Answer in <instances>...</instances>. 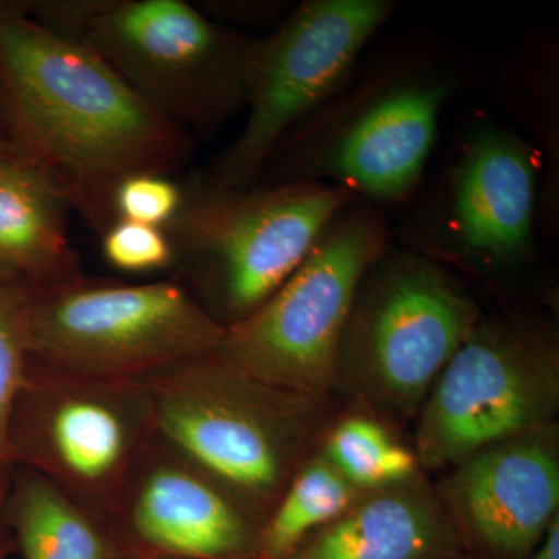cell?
I'll return each instance as SVG.
<instances>
[{
    "mask_svg": "<svg viewBox=\"0 0 559 559\" xmlns=\"http://www.w3.org/2000/svg\"><path fill=\"white\" fill-rule=\"evenodd\" d=\"M25 10L91 47L186 131L219 130L246 110L252 39L183 0H62Z\"/></svg>",
    "mask_w": 559,
    "mask_h": 559,
    "instance_id": "obj_5",
    "label": "cell"
},
{
    "mask_svg": "<svg viewBox=\"0 0 559 559\" xmlns=\"http://www.w3.org/2000/svg\"><path fill=\"white\" fill-rule=\"evenodd\" d=\"M156 436L142 380L76 373L31 356L11 415V466L40 474L109 525Z\"/></svg>",
    "mask_w": 559,
    "mask_h": 559,
    "instance_id": "obj_7",
    "label": "cell"
},
{
    "mask_svg": "<svg viewBox=\"0 0 559 559\" xmlns=\"http://www.w3.org/2000/svg\"><path fill=\"white\" fill-rule=\"evenodd\" d=\"M356 201L342 187L308 180L249 189L193 180L162 227L171 242L173 278L229 329L277 293Z\"/></svg>",
    "mask_w": 559,
    "mask_h": 559,
    "instance_id": "obj_3",
    "label": "cell"
},
{
    "mask_svg": "<svg viewBox=\"0 0 559 559\" xmlns=\"http://www.w3.org/2000/svg\"><path fill=\"white\" fill-rule=\"evenodd\" d=\"M395 9L390 0H310L252 40L246 123L210 182L255 187L283 140L340 94Z\"/></svg>",
    "mask_w": 559,
    "mask_h": 559,
    "instance_id": "obj_11",
    "label": "cell"
},
{
    "mask_svg": "<svg viewBox=\"0 0 559 559\" xmlns=\"http://www.w3.org/2000/svg\"><path fill=\"white\" fill-rule=\"evenodd\" d=\"M459 84L454 73L423 62L381 69L283 140L280 182L308 180L371 201L406 200L417 189L441 110Z\"/></svg>",
    "mask_w": 559,
    "mask_h": 559,
    "instance_id": "obj_8",
    "label": "cell"
},
{
    "mask_svg": "<svg viewBox=\"0 0 559 559\" xmlns=\"http://www.w3.org/2000/svg\"><path fill=\"white\" fill-rule=\"evenodd\" d=\"M140 380L153 396L157 436L260 527L341 415L336 399L277 388L215 352Z\"/></svg>",
    "mask_w": 559,
    "mask_h": 559,
    "instance_id": "obj_2",
    "label": "cell"
},
{
    "mask_svg": "<svg viewBox=\"0 0 559 559\" xmlns=\"http://www.w3.org/2000/svg\"><path fill=\"white\" fill-rule=\"evenodd\" d=\"M353 204L271 299L226 329L215 352L219 358L289 392L336 399L337 359L353 301L360 280L389 248L380 213Z\"/></svg>",
    "mask_w": 559,
    "mask_h": 559,
    "instance_id": "obj_9",
    "label": "cell"
},
{
    "mask_svg": "<svg viewBox=\"0 0 559 559\" xmlns=\"http://www.w3.org/2000/svg\"><path fill=\"white\" fill-rule=\"evenodd\" d=\"M22 308L33 359L92 377L140 380L216 352L226 333L175 278L80 274L22 288Z\"/></svg>",
    "mask_w": 559,
    "mask_h": 559,
    "instance_id": "obj_6",
    "label": "cell"
},
{
    "mask_svg": "<svg viewBox=\"0 0 559 559\" xmlns=\"http://www.w3.org/2000/svg\"><path fill=\"white\" fill-rule=\"evenodd\" d=\"M527 559H559V518L550 525L539 546Z\"/></svg>",
    "mask_w": 559,
    "mask_h": 559,
    "instance_id": "obj_24",
    "label": "cell"
},
{
    "mask_svg": "<svg viewBox=\"0 0 559 559\" xmlns=\"http://www.w3.org/2000/svg\"><path fill=\"white\" fill-rule=\"evenodd\" d=\"M70 205L24 156L0 167V283L36 288L83 274Z\"/></svg>",
    "mask_w": 559,
    "mask_h": 559,
    "instance_id": "obj_16",
    "label": "cell"
},
{
    "mask_svg": "<svg viewBox=\"0 0 559 559\" xmlns=\"http://www.w3.org/2000/svg\"><path fill=\"white\" fill-rule=\"evenodd\" d=\"M319 450L305 462L261 527V559H283L364 495Z\"/></svg>",
    "mask_w": 559,
    "mask_h": 559,
    "instance_id": "obj_18",
    "label": "cell"
},
{
    "mask_svg": "<svg viewBox=\"0 0 559 559\" xmlns=\"http://www.w3.org/2000/svg\"><path fill=\"white\" fill-rule=\"evenodd\" d=\"M319 451L362 491L401 484L421 471L414 450L392 428L358 409L341 412Z\"/></svg>",
    "mask_w": 559,
    "mask_h": 559,
    "instance_id": "obj_19",
    "label": "cell"
},
{
    "mask_svg": "<svg viewBox=\"0 0 559 559\" xmlns=\"http://www.w3.org/2000/svg\"><path fill=\"white\" fill-rule=\"evenodd\" d=\"M182 187L165 176L139 175L123 180L114 198L117 219L165 227L178 213Z\"/></svg>",
    "mask_w": 559,
    "mask_h": 559,
    "instance_id": "obj_22",
    "label": "cell"
},
{
    "mask_svg": "<svg viewBox=\"0 0 559 559\" xmlns=\"http://www.w3.org/2000/svg\"><path fill=\"white\" fill-rule=\"evenodd\" d=\"M10 487V471L0 474V559L9 558L14 551L13 538L5 522V502Z\"/></svg>",
    "mask_w": 559,
    "mask_h": 559,
    "instance_id": "obj_23",
    "label": "cell"
},
{
    "mask_svg": "<svg viewBox=\"0 0 559 559\" xmlns=\"http://www.w3.org/2000/svg\"><path fill=\"white\" fill-rule=\"evenodd\" d=\"M451 559H471V558L466 557V555H459V557H454Z\"/></svg>",
    "mask_w": 559,
    "mask_h": 559,
    "instance_id": "obj_27",
    "label": "cell"
},
{
    "mask_svg": "<svg viewBox=\"0 0 559 559\" xmlns=\"http://www.w3.org/2000/svg\"><path fill=\"white\" fill-rule=\"evenodd\" d=\"M536 151L516 132L481 123L452 167L447 198L450 246L485 271H511L535 250Z\"/></svg>",
    "mask_w": 559,
    "mask_h": 559,
    "instance_id": "obj_14",
    "label": "cell"
},
{
    "mask_svg": "<svg viewBox=\"0 0 559 559\" xmlns=\"http://www.w3.org/2000/svg\"><path fill=\"white\" fill-rule=\"evenodd\" d=\"M559 341L528 316L481 318L430 389L415 426L423 473L558 423Z\"/></svg>",
    "mask_w": 559,
    "mask_h": 559,
    "instance_id": "obj_10",
    "label": "cell"
},
{
    "mask_svg": "<svg viewBox=\"0 0 559 559\" xmlns=\"http://www.w3.org/2000/svg\"><path fill=\"white\" fill-rule=\"evenodd\" d=\"M471 559H527L559 518V425L500 441L433 481Z\"/></svg>",
    "mask_w": 559,
    "mask_h": 559,
    "instance_id": "obj_12",
    "label": "cell"
},
{
    "mask_svg": "<svg viewBox=\"0 0 559 559\" xmlns=\"http://www.w3.org/2000/svg\"><path fill=\"white\" fill-rule=\"evenodd\" d=\"M463 555L433 481L411 479L370 489L345 513L283 559H451Z\"/></svg>",
    "mask_w": 559,
    "mask_h": 559,
    "instance_id": "obj_15",
    "label": "cell"
},
{
    "mask_svg": "<svg viewBox=\"0 0 559 559\" xmlns=\"http://www.w3.org/2000/svg\"><path fill=\"white\" fill-rule=\"evenodd\" d=\"M109 527L128 554L261 559V527L193 463L156 436Z\"/></svg>",
    "mask_w": 559,
    "mask_h": 559,
    "instance_id": "obj_13",
    "label": "cell"
},
{
    "mask_svg": "<svg viewBox=\"0 0 559 559\" xmlns=\"http://www.w3.org/2000/svg\"><path fill=\"white\" fill-rule=\"evenodd\" d=\"M481 318L479 304L436 261L385 249L360 280L334 395L389 428L414 421Z\"/></svg>",
    "mask_w": 559,
    "mask_h": 559,
    "instance_id": "obj_4",
    "label": "cell"
},
{
    "mask_svg": "<svg viewBox=\"0 0 559 559\" xmlns=\"http://www.w3.org/2000/svg\"><path fill=\"white\" fill-rule=\"evenodd\" d=\"M31 349L25 333L21 286L0 283V474L11 469L10 423L27 373Z\"/></svg>",
    "mask_w": 559,
    "mask_h": 559,
    "instance_id": "obj_20",
    "label": "cell"
},
{
    "mask_svg": "<svg viewBox=\"0 0 559 559\" xmlns=\"http://www.w3.org/2000/svg\"><path fill=\"white\" fill-rule=\"evenodd\" d=\"M0 91L20 150L98 235L123 180L165 176L190 132L140 97L91 47L25 9L0 7Z\"/></svg>",
    "mask_w": 559,
    "mask_h": 559,
    "instance_id": "obj_1",
    "label": "cell"
},
{
    "mask_svg": "<svg viewBox=\"0 0 559 559\" xmlns=\"http://www.w3.org/2000/svg\"><path fill=\"white\" fill-rule=\"evenodd\" d=\"M5 522L22 559H121L106 522L25 466H11Z\"/></svg>",
    "mask_w": 559,
    "mask_h": 559,
    "instance_id": "obj_17",
    "label": "cell"
},
{
    "mask_svg": "<svg viewBox=\"0 0 559 559\" xmlns=\"http://www.w3.org/2000/svg\"><path fill=\"white\" fill-rule=\"evenodd\" d=\"M21 156L22 154L20 153V150L13 145V142H9V140L0 138V167H3V165L9 164V162L17 159V157Z\"/></svg>",
    "mask_w": 559,
    "mask_h": 559,
    "instance_id": "obj_25",
    "label": "cell"
},
{
    "mask_svg": "<svg viewBox=\"0 0 559 559\" xmlns=\"http://www.w3.org/2000/svg\"><path fill=\"white\" fill-rule=\"evenodd\" d=\"M103 257L127 274L171 271L173 248L162 227L119 219L102 235Z\"/></svg>",
    "mask_w": 559,
    "mask_h": 559,
    "instance_id": "obj_21",
    "label": "cell"
},
{
    "mask_svg": "<svg viewBox=\"0 0 559 559\" xmlns=\"http://www.w3.org/2000/svg\"><path fill=\"white\" fill-rule=\"evenodd\" d=\"M121 559H176L170 557H162V555H151V554H128L124 555Z\"/></svg>",
    "mask_w": 559,
    "mask_h": 559,
    "instance_id": "obj_26",
    "label": "cell"
}]
</instances>
